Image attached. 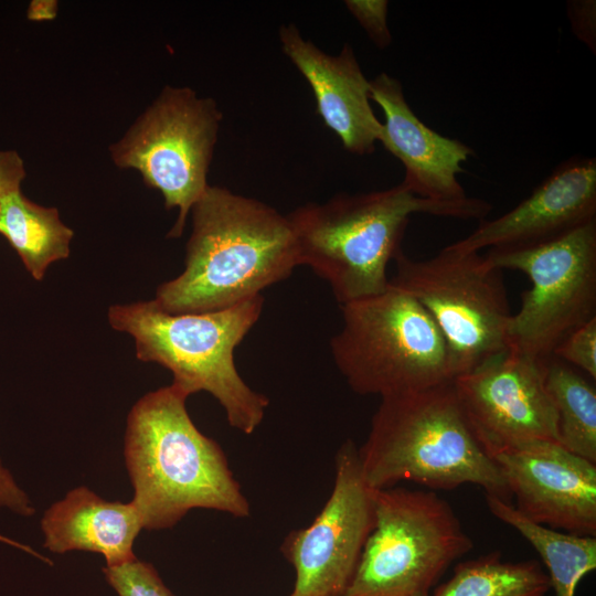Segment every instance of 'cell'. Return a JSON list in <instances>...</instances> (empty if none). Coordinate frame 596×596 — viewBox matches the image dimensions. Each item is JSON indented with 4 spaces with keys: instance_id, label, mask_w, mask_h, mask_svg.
I'll return each instance as SVG.
<instances>
[{
    "instance_id": "obj_1",
    "label": "cell",
    "mask_w": 596,
    "mask_h": 596,
    "mask_svg": "<svg viewBox=\"0 0 596 596\" xmlns=\"http://www.w3.org/2000/svg\"><path fill=\"white\" fill-rule=\"evenodd\" d=\"M191 214L184 270L161 284L152 299L167 312L228 308L299 266L288 216L256 199L209 184Z\"/></svg>"
},
{
    "instance_id": "obj_2",
    "label": "cell",
    "mask_w": 596,
    "mask_h": 596,
    "mask_svg": "<svg viewBox=\"0 0 596 596\" xmlns=\"http://www.w3.org/2000/svg\"><path fill=\"white\" fill-rule=\"evenodd\" d=\"M174 384L141 396L127 416L124 457L145 530L173 528L193 509L246 518L247 498L221 446L187 411Z\"/></svg>"
},
{
    "instance_id": "obj_3",
    "label": "cell",
    "mask_w": 596,
    "mask_h": 596,
    "mask_svg": "<svg viewBox=\"0 0 596 596\" xmlns=\"http://www.w3.org/2000/svg\"><path fill=\"white\" fill-rule=\"evenodd\" d=\"M492 206L482 199L438 202L413 194L403 183L359 194L341 193L323 204L307 203L288 216L299 265L331 287L340 305L385 291L389 263L414 213L485 220Z\"/></svg>"
},
{
    "instance_id": "obj_4",
    "label": "cell",
    "mask_w": 596,
    "mask_h": 596,
    "mask_svg": "<svg viewBox=\"0 0 596 596\" xmlns=\"http://www.w3.org/2000/svg\"><path fill=\"white\" fill-rule=\"evenodd\" d=\"M358 451L363 477L375 490L401 481L430 490L471 483L512 500L500 467L473 435L453 382L382 397Z\"/></svg>"
},
{
    "instance_id": "obj_5",
    "label": "cell",
    "mask_w": 596,
    "mask_h": 596,
    "mask_svg": "<svg viewBox=\"0 0 596 596\" xmlns=\"http://www.w3.org/2000/svg\"><path fill=\"white\" fill-rule=\"evenodd\" d=\"M263 305L257 295L220 310L170 313L147 300L110 306L107 318L114 330L132 337L138 360L168 369L172 384L189 396L210 393L227 423L251 435L262 424L269 401L242 379L234 350L259 319Z\"/></svg>"
},
{
    "instance_id": "obj_6",
    "label": "cell",
    "mask_w": 596,
    "mask_h": 596,
    "mask_svg": "<svg viewBox=\"0 0 596 596\" xmlns=\"http://www.w3.org/2000/svg\"><path fill=\"white\" fill-rule=\"evenodd\" d=\"M342 328L330 341L352 391L381 398L453 382L448 347L427 311L393 287L341 305Z\"/></svg>"
},
{
    "instance_id": "obj_7",
    "label": "cell",
    "mask_w": 596,
    "mask_h": 596,
    "mask_svg": "<svg viewBox=\"0 0 596 596\" xmlns=\"http://www.w3.org/2000/svg\"><path fill=\"white\" fill-rule=\"evenodd\" d=\"M473 547L450 503L433 490L375 491V524L343 596H430Z\"/></svg>"
},
{
    "instance_id": "obj_8",
    "label": "cell",
    "mask_w": 596,
    "mask_h": 596,
    "mask_svg": "<svg viewBox=\"0 0 596 596\" xmlns=\"http://www.w3.org/2000/svg\"><path fill=\"white\" fill-rule=\"evenodd\" d=\"M390 284L430 316L448 347L455 377L508 351L512 317L502 270L486 255L445 246L425 259L402 248Z\"/></svg>"
},
{
    "instance_id": "obj_9",
    "label": "cell",
    "mask_w": 596,
    "mask_h": 596,
    "mask_svg": "<svg viewBox=\"0 0 596 596\" xmlns=\"http://www.w3.org/2000/svg\"><path fill=\"white\" fill-rule=\"evenodd\" d=\"M222 113L214 99L190 87L167 85L126 134L109 146L113 162L135 169L158 190L167 210L178 209L168 237H179L204 193Z\"/></svg>"
},
{
    "instance_id": "obj_10",
    "label": "cell",
    "mask_w": 596,
    "mask_h": 596,
    "mask_svg": "<svg viewBox=\"0 0 596 596\" xmlns=\"http://www.w3.org/2000/svg\"><path fill=\"white\" fill-rule=\"evenodd\" d=\"M489 263L525 274L508 328V350L546 360L574 329L596 317V219L531 246L489 249Z\"/></svg>"
},
{
    "instance_id": "obj_11",
    "label": "cell",
    "mask_w": 596,
    "mask_h": 596,
    "mask_svg": "<svg viewBox=\"0 0 596 596\" xmlns=\"http://www.w3.org/2000/svg\"><path fill=\"white\" fill-rule=\"evenodd\" d=\"M375 491L363 477L355 443L347 439L336 454L333 488L323 508L280 546L295 571L292 594L343 596L375 524Z\"/></svg>"
},
{
    "instance_id": "obj_12",
    "label": "cell",
    "mask_w": 596,
    "mask_h": 596,
    "mask_svg": "<svg viewBox=\"0 0 596 596\" xmlns=\"http://www.w3.org/2000/svg\"><path fill=\"white\" fill-rule=\"evenodd\" d=\"M545 361L508 350L454 379L468 424L492 459L532 443H558Z\"/></svg>"
},
{
    "instance_id": "obj_13",
    "label": "cell",
    "mask_w": 596,
    "mask_h": 596,
    "mask_svg": "<svg viewBox=\"0 0 596 596\" xmlns=\"http://www.w3.org/2000/svg\"><path fill=\"white\" fill-rule=\"evenodd\" d=\"M514 508L553 530L596 538V464L557 441H538L493 457Z\"/></svg>"
},
{
    "instance_id": "obj_14",
    "label": "cell",
    "mask_w": 596,
    "mask_h": 596,
    "mask_svg": "<svg viewBox=\"0 0 596 596\" xmlns=\"http://www.w3.org/2000/svg\"><path fill=\"white\" fill-rule=\"evenodd\" d=\"M596 219V159L573 157L507 213L449 244L460 252L531 246Z\"/></svg>"
},
{
    "instance_id": "obj_15",
    "label": "cell",
    "mask_w": 596,
    "mask_h": 596,
    "mask_svg": "<svg viewBox=\"0 0 596 596\" xmlns=\"http://www.w3.org/2000/svg\"><path fill=\"white\" fill-rule=\"evenodd\" d=\"M283 52L309 83L317 113L349 152L371 155L380 141L383 124L371 107L370 81L353 49L344 44L331 55L306 40L295 24L279 29Z\"/></svg>"
},
{
    "instance_id": "obj_16",
    "label": "cell",
    "mask_w": 596,
    "mask_h": 596,
    "mask_svg": "<svg viewBox=\"0 0 596 596\" xmlns=\"http://www.w3.org/2000/svg\"><path fill=\"white\" fill-rule=\"evenodd\" d=\"M370 97L385 118L380 142L405 169L401 183L413 194L432 201L467 199L457 175L473 150L426 126L406 102L401 82L391 75L381 73L370 81Z\"/></svg>"
},
{
    "instance_id": "obj_17",
    "label": "cell",
    "mask_w": 596,
    "mask_h": 596,
    "mask_svg": "<svg viewBox=\"0 0 596 596\" xmlns=\"http://www.w3.org/2000/svg\"><path fill=\"white\" fill-rule=\"evenodd\" d=\"M40 525L43 546L49 551L98 553L105 557L106 566L135 560L134 543L143 530L131 501H108L84 486L54 502L44 512Z\"/></svg>"
},
{
    "instance_id": "obj_18",
    "label": "cell",
    "mask_w": 596,
    "mask_h": 596,
    "mask_svg": "<svg viewBox=\"0 0 596 596\" xmlns=\"http://www.w3.org/2000/svg\"><path fill=\"white\" fill-rule=\"evenodd\" d=\"M0 234L35 280H42L53 263L70 256L74 236L56 207L36 204L21 190L10 193L0 203Z\"/></svg>"
},
{
    "instance_id": "obj_19",
    "label": "cell",
    "mask_w": 596,
    "mask_h": 596,
    "mask_svg": "<svg viewBox=\"0 0 596 596\" xmlns=\"http://www.w3.org/2000/svg\"><path fill=\"white\" fill-rule=\"evenodd\" d=\"M486 503L498 520L517 530L538 552L547 568L555 596H575L581 581L596 568V538L579 536L540 525L512 504L486 494Z\"/></svg>"
},
{
    "instance_id": "obj_20",
    "label": "cell",
    "mask_w": 596,
    "mask_h": 596,
    "mask_svg": "<svg viewBox=\"0 0 596 596\" xmlns=\"http://www.w3.org/2000/svg\"><path fill=\"white\" fill-rule=\"evenodd\" d=\"M545 389L556 414L557 440L596 464V390L573 366L550 356Z\"/></svg>"
},
{
    "instance_id": "obj_21",
    "label": "cell",
    "mask_w": 596,
    "mask_h": 596,
    "mask_svg": "<svg viewBox=\"0 0 596 596\" xmlns=\"http://www.w3.org/2000/svg\"><path fill=\"white\" fill-rule=\"evenodd\" d=\"M549 576L536 560L504 561L499 552L458 563L430 596H545Z\"/></svg>"
},
{
    "instance_id": "obj_22",
    "label": "cell",
    "mask_w": 596,
    "mask_h": 596,
    "mask_svg": "<svg viewBox=\"0 0 596 596\" xmlns=\"http://www.w3.org/2000/svg\"><path fill=\"white\" fill-rule=\"evenodd\" d=\"M107 583L119 596H174L152 564L139 558L103 568Z\"/></svg>"
},
{
    "instance_id": "obj_23",
    "label": "cell",
    "mask_w": 596,
    "mask_h": 596,
    "mask_svg": "<svg viewBox=\"0 0 596 596\" xmlns=\"http://www.w3.org/2000/svg\"><path fill=\"white\" fill-rule=\"evenodd\" d=\"M553 356L596 379V317L570 332L554 349Z\"/></svg>"
},
{
    "instance_id": "obj_24",
    "label": "cell",
    "mask_w": 596,
    "mask_h": 596,
    "mask_svg": "<svg viewBox=\"0 0 596 596\" xmlns=\"http://www.w3.org/2000/svg\"><path fill=\"white\" fill-rule=\"evenodd\" d=\"M349 12L359 22L377 49H386L392 42L387 23L389 1L345 0Z\"/></svg>"
},
{
    "instance_id": "obj_25",
    "label": "cell",
    "mask_w": 596,
    "mask_h": 596,
    "mask_svg": "<svg viewBox=\"0 0 596 596\" xmlns=\"http://www.w3.org/2000/svg\"><path fill=\"white\" fill-rule=\"evenodd\" d=\"M567 18L575 36L594 54L596 52V2L595 0L567 1Z\"/></svg>"
},
{
    "instance_id": "obj_26",
    "label": "cell",
    "mask_w": 596,
    "mask_h": 596,
    "mask_svg": "<svg viewBox=\"0 0 596 596\" xmlns=\"http://www.w3.org/2000/svg\"><path fill=\"white\" fill-rule=\"evenodd\" d=\"M0 509H6L21 517H30L35 512L29 494L4 466L0 457Z\"/></svg>"
},
{
    "instance_id": "obj_27",
    "label": "cell",
    "mask_w": 596,
    "mask_h": 596,
    "mask_svg": "<svg viewBox=\"0 0 596 596\" xmlns=\"http://www.w3.org/2000/svg\"><path fill=\"white\" fill-rule=\"evenodd\" d=\"M25 178L24 163L14 150H0V203L10 193L21 190Z\"/></svg>"
},
{
    "instance_id": "obj_28",
    "label": "cell",
    "mask_w": 596,
    "mask_h": 596,
    "mask_svg": "<svg viewBox=\"0 0 596 596\" xmlns=\"http://www.w3.org/2000/svg\"><path fill=\"white\" fill-rule=\"evenodd\" d=\"M57 13V2L35 0L29 6L28 18L33 21L52 20Z\"/></svg>"
},
{
    "instance_id": "obj_29",
    "label": "cell",
    "mask_w": 596,
    "mask_h": 596,
    "mask_svg": "<svg viewBox=\"0 0 596 596\" xmlns=\"http://www.w3.org/2000/svg\"><path fill=\"white\" fill-rule=\"evenodd\" d=\"M289 596H297V595H295V594L291 593Z\"/></svg>"
}]
</instances>
